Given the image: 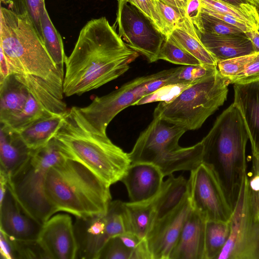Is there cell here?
Instances as JSON below:
<instances>
[{
    "label": "cell",
    "instance_id": "obj_53",
    "mask_svg": "<svg viewBox=\"0 0 259 259\" xmlns=\"http://www.w3.org/2000/svg\"><path fill=\"white\" fill-rule=\"evenodd\" d=\"M259 1V0H258Z\"/></svg>",
    "mask_w": 259,
    "mask_h": 259
},
{
    "label": "cell",
    "instance_id": "obj_19",
    "mask_svg": "<svg viewBox=\"0 0 259 259\" xmlns=\"http://www.w3.org/2000/svg\"><path fill=\"white\" fill-rule=\"evenodd\" d=\"M233 104L239 109L249 136L252 153L259 152V81L234 84Z\"/></svg>",
    "mask_w": 259,
    "mask_h": 259
},
{
    "label": "cell",
    "instance_id": "obj_27",
    "mask_svg": "<svg viewBox=\"0 0 259 259\" xmlns=\"http://www.w3.org/2000/svg\"><path fill=\"white\" fill-rule=\"evenodd\" d=\"M231 232L230 221L207 220L205 224V259H217L229 239Z\"/></svg>",
    "mask_w": 259,
    "mask_h": 259
},
{
    "label": "cell",
    "instance_id": "obj_44",
    "mask_svg": "<svg viewBox=\"0 0 259 259\" xmlns=\"http://www.w3.org/2000/svg\"><path fill=\"white\" fill-rule=\"evenodd\" d=\"M201 9V0H188L185 10V17L194 25L200 16Z\"/></svg>",
    "mask_w": 259,
    "mask_h": 259
},
{
    "label": "cell",
    "instance_id": "obj_43",
    "mask_svg": "<svg viewBox=\"0 0 259 259\" xmlns=\"http://www.w3.org/2000/svg\"><path fill=\"white\" fill-rule=\"evenodd\" d=\"M203 11L206 12V13H208L209 14L213 16L214 17H216L225 22H226L227 23H229L232 25H233L235 27H237L245 32H247L248 31H249L253 29L250 25L249 24L243 22L240 20H239L233 17L229 16L227 15H225L223 14H221L220 13H218L216 12L212 11L209 10H207L206 9L202 8L201 9Z\"/></svg>",
    "mask_w": 259,
    "mask_h": 259
},
{
    "label": "cell",
    "instance_id": "obj_50",
    "mask_svg": "<svg viewBox=\"0 0 259 259\" xmlns=\"http://www.w3.org/2000/svg\"><path fill=\"white\" fill-rule=\"evenodd\" d=\"M179 8L185 13L188 0H176Z\"/></svg>",
    "mask_w": 259,
    "mask_h": 259
},
{
    "label": "cell",
    "instance_id": "obj_18",
    "mask_svg": "<svg viewBox=\"0 0 259 259\" xmlns=\"http://www.w3.org/2000/svg\"><path fill=\"white\" fill-rule=\"evenodd\" d=\"M74 229L77 244L76 258L98 259L101 249L109 239L106 231L105 214L76 218Z\"/></svg>",
    "mask_w": 259,
    "mask_h": 259
},
{
    "label": "cell",
    "instance_id": "obj_8",
    "mask_svg": "<svg viewBox=\"0 0 259 259\" xmlns=\"http://www.w3.org/2000/svg\"><path fill=\"white\" fill-rule=\"evenodd\" d=\"M65 158L53 138L45 146L33 150L28 160L8 180V189L21 208L40 224L57 212L45 194L47 174Z\"/></svg>",
    "mask_w": 259,
    "mask_h": 259
},
{
    "label": "cell",
    "instance_id": "obj_7",
    "mask_svg": "<svg viewBox=\"0 0 259 259\" xmlns=\"http://www.w3.org/2000/svg\"><path fill=\"white\" fill-rule=\"evenodd\" d=\"M229 80L217 69L188 85L171 99L160 102L153 116L184 128H199L227 100Z\"/></svg>",
    "mask_w": 259,
    "mask_h": 259
},
{
    "label": "cell",
    "instance_id": "obj_28",
    "mask_svg": "<svg viewBox=\"0 0 259 259\" xmlns=\"http://www.w3.org/2000/svg\"><path fill=\"white\" fill-rule=\"evenodd\" d=\"M40 22L45 47L55 63L63 68L67 56L62 39L52 22L46 7L42 13Z\"/></svg>",
    "mask_w": 259,
    "mask_h": 259
},
{
    "label": "cell",
    "instance_id": "obj_22",
    "mask_svg": "<svg viewBox=\"0 0 259 259\" xmlns=\"http://www.w3.org/2000/svg\"><path fill=\"white\" fill-rule=\"evenodd\" d=\"M188 194V180L182 176H168L156 198L154 223L176 208Z\"/></svg>",
    "mask_w": 259,
    "mask_h": 259
},
{
    "label": "cell",
    "instance_id": "obj_46",
    "mask_svg": "<svg viewBox=\"0 0 259 259\" xmlns=\"http://www.w3.org/2000/svg\"><path fill=\"white\" fill-rule=\"evenodd\" d=\"M119 236L125 246L132 251V253L145 240L141 239L131 232H126Z\"/></svg>",
    "mask_w": 259,
    "mask_h": 259
},
{
    "label": "cell",
    "instance_id": "obj_20",
    "mask_svg": "<svg viewBox=\"0 0 259 259\" xmlns=\"http://www.w3.org/2000/svg\"><path fill=\"white\" fill-rule=\"evenodd\" d=\"M0 172L8 179L28 160L33 150L19 133L0 123Z\"/></svg>",
    "mask_w": 259,
    "mask_h": 259
},
{
    "label": "cell",
    "instance_id": "obj_13",
    "mask_svg": "<svg viewBox=\"0 0 259 259\" xmlns=\"http://www.w3.org/2000/svg\"><path fill=\"white\" fill-rule=\"evenodd\" d=\"M191 209L188 194L176 208L153 224L146 238L152 259H169Z\"/></svg>",
    "mask_w": 259,
    "mask_h": 259
},
{
    "label": "cell",
    "instance_id": "obj_32",
    "mask_svg": "<svg viewBox=\"0 0 259 259\" xmlns=\"http://www.w3.org/2000/svg\"><path fill=\"white\" fill-rule=\"evenodd\" d=\"M105 217L106 231L109 238L120 236L127 232L123 201L111 200Z\"/></svg>",
    "mask_w": 259,
    "mask_h": 259
},
{
    "label": "cell",
    "instance_id": "obj_3",
    "mask_svg": "<svg viewBox=\"0 0 259 259\" xmlns=\"http://www.w3.org/2000/svg\"><path fill=\"white\" fill-rule=\"evenodd\" d=\"M54 139L66 158L81 163L110 186L121 181L131 164L128 153L107 135L86 127L77 107L68 109Z\"/></svg>",
    "mask_w": 259,
    "mask_h": 259
},
{
    "label": "cell",
    "instance_id": "obj_23",
    "mask_svg": "<svg viewBox=\"0 0 259 259\" xmlns=\"http://www.w3.org/2000/svg\"><path fill=\"white\" fill-rule=\"evenodd\" d=\"M27 87L14 74L0 83V122L5 123L24 108L29 96Z\"/></svg>",
    "mask_w": 259,
    "mask_h": 259
},
{
    "label": "cell",
    "instance_id": "obj_25",
    "mask_svg": "<svg viewBox=\"0 0 259 259\" xmlns=\"http://www.w3.org/2000/svg\"><path fill=\"white\" fill-rule=\"evenodd\" d=\"M66 112L41 117L18 133L30 149H39L54 138L63 123Z\"/></svg>",
    "mask_w": 259,
    "mask_h": 259
},
{
    "label": "cell",
    "instance_id": "obj_17",
    "mask_svg": "<svg viewBox=\"0 0 259 259\" xmlns=\"http://www.w3.org/2000/svg\"><path fill=\"white\" fill-rule=\"evenodd\" d=\"M206 221L192 207L169 259H205Z\"/></svg>",
    "mask_w": 259,
    "mask_h": 259
},
{
    "label": "cell",
    "instance_id": "obj_16",
    "mask_svg": "<svg viewBox=\"0 0 259 259\" xmlns=\"http://www.w3.org/2000/svg\"><path fill=\"white\" fill-rule=\"evenodd\" d=\"M42 226L23 211L8 187L0 202V230L15 239L32 240L38 239Z\"/></svg>",
    "mask_w": 259,
    "mask_h": 259
},
{
    "label": "cell",
    "instance_id": "obj_21",
    "mask_svg": "<svg viewBox=\"0 0 259 259\" xmlns=\"http://www.w3.org/2000/svg\"><path fill=\"white\" fill-rule=\"evenodd\" d=\"M197 31L201 41L217 62L256 53L247 36L208 34L197 29Z\"/></svg>",
    "mask_w": 259,
    "mask_h": 259
},
{
    "label": "cell",
    "instance_id": "obj_4",
    "mask_svg": "<svg viewBox=\"0 0 259 259\" xmlns=\"http://www.w3.org/2000/svg\"><path fill=\"white\" fill-rule=\"evenodd\" d=\"M45 191L57 212L76 218L105 214L112 199L110 186L81 163L66 158L48 171Z\"/></svg>",
    "mask_w": 259,
    "mask_h": 259
},
{
    "label": "cell",
    "instance_id": "obj_33",
    "mask_svg": "<svg viewBox=\"0 0 259 259\" xmlns=\"http://www.w3.org/2000/svg\"><path fill=\"white\" fill-rule=\"evenodd\" d=\"M10 7L18 14H26L43 42L40 18L46 7L45 0H12ZM44 43V42H43Z\"/></svg>",
    "mask_w": 259,
    "mask_h": 259
},
{
    "label": "cell",
    "instance_id": "obj_41",
    "mask_svg": "<svg viewBox=\"0 0 259 259\" xmlns=\"http://www.w3.org/2000/svg\"><path fill=\"white\" fill-rule=\"evenodd\" d=\"M1 259H16V252L13 239L0 230Z\"/></svg>",
    "mask_w": 259,
    "mask_h": 259
},
{
    "label": "cell",
    "instance_id": "obj_6",
    "mask_svg": "<svg viewBox=\"0 0 259 259\" xmlns=\"http://www.w3.org/2000/svg\"><path fill=\"white\" fill-rule=\"evenodd\" d=\"M187 131L157 116L139 135L128 153L131 164L148 163L158 167L164 177L178 171H191L202 162L201 141L182 147L181 137Z\"/></svg>",
    "mask_w": 259,
    "mask_h": 259
},
{
    "label": "cell",
    "instance_id": "obj_51",
    "mask_svg": "<svg viewBox=\"0 0 259 259\" xmlns=\"http://www.w3.org/2000/svg\"><path fill=\"white\" fill-rule=\"evenodd\" d=\"M250 2L252 3L254 6L256 8L257 11L259 15V1L258 0H250ZM259 32V27L257 29Z\"/></svg>",
    "mask_w": 259,
    "mask_h": 259
},
{
    "label": "cell",
    "instance_id": "obj_10",
    "mask_svg": "<svg viewBox=\"0 0 259 259\" xmlns=\"http://www.w3.org/2000/svg\"><path fill=\"white\" fill-rule=\"evenodd\" d=\"M228 240L217 259H259V207L247 174L230 220Z\"/></svg>",
    "mask_w": 259,
    "mask_h": 259
},
{
    "label": "cell",
    "instance_id": "obj_34",
    "mask_svg": "<svg viewBox=\"0 0 259 259\" xmlns=\"http://www.w3.org/2000/svg\"><path fill=\"white\" fill-rule=\"evenodd\" d=\"M202 8L233 17L257 30L259 25L246 12L220 0H201Z\"/></svg>",
    "mask_w": 259,
    "mask_h": 259
},
{
    "label": "cell",
    "instance_id": "obj_40",
    "mask_svg": "<svg viewBox=\"0 0 259 259\" xmlns=\"http://www.w3.org/2000/svg\"><path fill=\"white\" fill-rule=\"evenodd\" d=\"M259 81V53L245 69L230 80L232 84H246Z\"/></svg>",
    "mask_w": 259,
    "mask_h": 259
},
{
    "label": "cell",
    "instance_id": "obj_14",
    "mask_svg": "<svg viewBox=\"0 0 259 259\" xmlns=\"http://www.w3.org/2000/svg\"><path fill=\"white\" fill-rule=\"evenodd\" d=\"M38 240L50 259H75L77 244L74 225L66 214L52 216L42 224Z\"/></svg>",
    "mask_w": 259,
    "mask_h": 259
},
{
    "label": "cell",
    "instance_id": "obj_11",
    "mask_svg": "<svg viewBox=\"0 0 259 259\" xmlns=\"http://www.w3.org/2000/svg\"><path fill=\"white\" fill-rule=\"evenodd\" d=\"M116 23L118 34L129 48L149 63L159 60L166 36L140 10L125 0H118Z\"/></svg>",
    "mask_w": 259,
    "mask_h": 259
},
{
    "label": "cell",
    "instance_id": "obj_1",
    "mask_svg": "<svg viewBox=\"0 0 259 259\" xmlns=\"http://www.w3.org/2000/svg\"><path fill=\"white\" fill-rule=\"evenodd\" d=\"M139 55L126 45L105 17L90 20L67 56L64 95H80L117 78L129 69Z\"/></svg>",
    "mask_w": 259,
    "mask_h": 259
},
{
    "label": "cell",
    "instance_id": "obj_47",
    "mask_svg": "<svg viewBox=\"0 0 259 259\" xmlns=\"http://www.w3.org/2000/svg\"><path fill=\"white\" fill-rule=\"evenodd\" d=\"M1 65H0V83L3 82L7 77L11 75V67L8 59L0 48Z\"/></svg>",
    "mask_w": 259,
    "mask_h": 259
},
{
    "label": "cell",
    "instance_id": "obj_12",
    "mask_svg": "<svg viewBox=\"0 0 259 259\" xmlns=\"http://www.w3.org/2000/svg\"><path fill=\"white\" fill-rule=\"evenodd\" d=\"M188 195L192 208L207 220L230 221L233 209L212 167L202 162L190 171Z\"/></svg>",
    "mask_w": 259,
    "mask_h": 259
},
{
    "label": "cell",
    "instance_id": "obj_31",
    "mask_svg": "<svg viewBox=\"0 0 259 259\" xmlns=\"http://www.w3.org/2000/svg\"><path fill=\"white\" fill-rule=\"evenodd\" d=\"M158 59L184 66L202 65L196 57L180 47L170 35L166 36L163 41Z\"/></svg>",
    "mask_w": 259,
    "mask_h": 259
},
{
    "label": "cell",
    "instance_id": "obj_42",
    "mask_svg": "<svg viewBox=\"0 0 259 259\" xmlns=\"http://www.w3.org/2000/svg\"><path fill=\"white\" fill-rule=\"evenodd\" d=\"M243 10L248 14L259 25V15L250 0H220Z\"/></svg>",
    "mask_w": 259,
    "mask_h": 259
},
{
    "label": "cell",
    "instance_id": "obj_5",
    "mask_svg": "<svg viewBox=\"0 0 259 259\" xmlns=\"http://www.w3.org/2000/svg\"><path fill=\"white\" fill-rule=\"evenodd\" d=\"M0 48L8 59L11 74L39 77L63 97V68L55 63L26 14L1 7Z\"/></svg>",
    "mask_w": 259,
    "mask_h": 259
},
{
    "label": "cell",
    "instance_id": "obj_9",
    "mask_svg": "<svg viewBox=\"0 0 259 259\" xmlns=\"http://www.w3.org/2000/svg\"><path fill=\"white\" fill-rule=\"evenodd\" d=\"M175 68L137 77L110 93L96 97L78 110L86 127L92 133L106 136L108 125L121 111L135 105L166 87L174 85Z\"/></svg>",
    "mask_w": 259,
    "mask_h": 259
},
{
    "label": "cell",
    "instance_id": "obj_39",
    "mask_svg": "<svg viewBox=\"0 0 259 259\" xmlns=\"http://www.w3.org/2000/svg\"><path fill=\"white\" fill-rule=\"evenodd\" d=\"M148 17L160 32L165 36L162 19L154 0H125Z\"/></svg>",
    "mask_w": 259,
    "mask_h": 259
},
{
    "label": "cell",
    "instance_id": "obj_38",
    "mask_svg": "<svg viewBox=\"0 0 259 259\" xmlns=\"http://www.w3.org/2000/svg\"><path fill=\"white\" fill-rule=\"evenodd\" d=\"M162 20L165 36L170 35L184 18L180 12L162 0H154Z\"/></svg>",
    "mask_w": 259,
    "mask_h": 259
},
{
    "label": "cell",
    "instance_id": "obj_2",
    "mask_svg": "<svg viewBox=\"0 0 259 259\" xmlns=\"http://www.w3.org/2000/svg\"><path fill=\"white\" fill-rule=\"evenodd\" d=\"M248 139L242 115L232 104L217 117L201 141L202 162L214 171L233 210L247 175L245 150Z\"/></svg>",
    "mask_w": 259,
    "mask_h": 259
},
{
    "label": "cell",
    "instance_id": "obj_52",
    "mask_svg": "<svg viewBox=\"0 0 259 259\" xmlns=\"http://www.w3.org/2000/svg\"><path fill=\"white\" fill-rule=\"evenodd\" d=\"M1 2L5 4L11 5L12 2V0H1Z\"/></svg>",
    "mask_w": 259,
    "mask_h": 259
},
{
    "label": "cell",
    "instance_id": "obj_24",
    "mask_svg": "<svg viewBox=\"0 0 259 259\" xmlns=\"http://www.w3.org/2000/svg\"><path fill=\"white\" fill-rule=\"evenodd\" d=\"M170 35L183 49L196 57L202 65L217 66V60L201 41L196 28L185 17Z\"/></svg>",
    "mask_w": 259,
    "mask_h": 259
},
{
    "label": "cell",
    "instance_id": "obj_48",
    "mask_svg": "<svg viewBox=\"0 0 259 259\" xmlns=\"http://www.w3.org/2000/svg\"><path fill=\"white\" fill-rule=\"evenodd\" d=\"M247 37L251 40L255 52L259 53V32L257 30L252 29L246 32Z\"/></svg>",
    "mask_w": 259,
    "mask_h": 259
},
{
    "label": "cell",
    "instance_id": "obj_35",
    "mask_svg": "<svg viewBox=\"0 0 259 259\" xmlns=\"http://www.w3.org/2000/svg\"><path fill=\"white\" fill-rule=\"evenodd\" d=\"M258 53L234 57L217 62V67L220 74L230 80L239 74Z\"/></svg>",
    "mask_w": 259,
    "mask_h": 259
},
{
    "label": "cell",
    "instance_id": "obj_37",
    "mask_svg": "<svg viewBox=\"0 0 259 259\" xmlns=\"http://www.w3.org/2000/svg\"><path fill=\"white\" fill-rule=\"evenodd\" d=\"M132 251L125 246L119 236L109 238L99 255L98 259H132Z\"/></svg>",
    "mask_w": 259,
    "mask_h": 259
},
{
    "label": "cell",
    "instance_id": "obj_29",
    "mask_svg": "<svg viewBox=\"0 0 259 259\" xmlns=\"http://www.w3.org/2000/svg\"><path fill=\"white\" fill-rule=\"evenodd\" d=\"M52 114H55L46 109L29 93L23 110L2 123L18 132L37 119Z\"/></svg>",
    "mask_w": 259,
    "mask_h": 259
},
{
    "label": "cell",
    "instance_id": "obj_30",
    "mask_svg": "<svg viewBox=\"0 0 259 259\" xmlns=\"http://www.w3.org/2000/svg\"><path fill=\"white\" fill-rule=\"evenodd\" d=\"M199 31L208 34L247 36L242 29L212 16L201 9L200 16L194 25Z\"/></svg>",
    "mask_w": 259,
    "mask_h": 259
},
{
    "label": "cell",
    "instance_id": "obj_15",
    "mask_svg": "<svg viewBox=\"0 0 259 259\" xmlns=\"http://www.w3.org/2000/svg\"><path fill=\"white\" fill-rule=\"evenodd\" d=\"M164 176L156 166L148 163L131 164L121 180L130 202H142L154 198L159 192Z\"/></svg>",
    "mask_w": 259,
    "mask_h": 259
},
{
    "label": "cell",
    "instance_id": "obj_36",
    "mask_svg": "<svg viewBox=\"0 0 259 259\" xmlns=\"http://www.w3.org/2000/svg\"><path fill=\"white\" fill-rule=\"evenodd\" d=\"M12 238L15 246L16 259L49 258L38 239L20 240Z\"/></svg>",
    "mask_w": 259,
    "mask_h": 259
},
{
    "label": "cell",
    "instance_id": "obj_26",
    "mask_svg": "<svg viewBox=\"0 0 259 259\" xmlns=\"http://www.w3.org/2000/svg\"><path fill=\"white\" fill-rule=\"evenodd\" d=\"M157 195L149 200L142 202H123L127 232L132 233L141 239L146 240L154 222Z\"/></svg>",
    "mask_w": 259,
    "mask_h": 259
},
{
    "label": "cell",
    "instance_id": "obj_45",
    "mask_svg": "<svg viewBox=\"0 0 259 259\" xmlns=\"http://www.w3.org/2000/svg\"><path fill=\"white\" fill-rule=\"evenodd\" d=\"M252 154V175L249 180L256 193L259 207V152Z\"/></svg>",
    "mask_w": 259,
    "mask_h": 259
},
{
    "label": "cell",
    "instance_id": "obj_49",
    "mask_svg": "<svg viewBox=\"0 0 259 259\" xmlns=\"http://www.w3.org/2000/svg\"><path fill=\"white\" fill-rule=\"evenodd\" d=\"M168 5L172 6L176 10H178L183 17H185V13L179 8L176 0H162Z\"/></svg>",
    "mask_w": 259,
    "mask_h": 259
}]
</instances>
